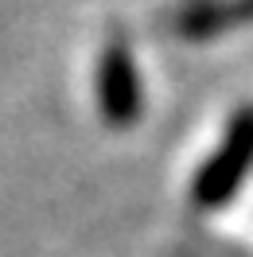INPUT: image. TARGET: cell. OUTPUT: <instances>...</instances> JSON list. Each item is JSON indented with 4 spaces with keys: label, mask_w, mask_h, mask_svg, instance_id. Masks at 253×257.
Segmentation results:
<instances>
[{
    "label": "cell",
    "mask_w": 253,
    "mask_h": 257,
    "mask_svg": "<svg viewBox=\"0 0 253 257\" xmlns=\"http://www.w3.org/2000/svg\"><path fill=\"white\" fill-rule=\"evenodd\" d=\"M241 24H253V0H203L179 16V32L187 39H214Z\"/></svg>",
    "instance_id": "obj_3"
},
{
    "label": "cell",
    "mask_w": 253,
    "mask_h": 257,
    "mask_svg": "<svg viewBox=\"0 0 253 257\" xmlns=\"http://www.w3.org/2000/svg\"><path fill=\"white\" fill-rule=\"evenodd\" d=\"M94 90H97V113L101 121L113 128H129L141 121L144 113V86L137 74V63L129 55L125 43H105L97 55V74H94Z\"/></svg>",
    "instance_id": "obj_2"
},
{
    "label": "cell",
    "mask_w": 253,
    "mask_h": 257,
    "mask_svg": "<svg viewBox=\"0 0 253 257\" xmlns=\"http://www.w3.org/2000/svg\"><path fill=\"white\" fill-rule=\"evenodd\" d=\"M253 172V105L237 109L226 125V137L218 141V148L210 152V160L195 172V183H191V199L195 207H222L230 203L245 176Z\"/></svg>",
    "instance_id": "obj_1"
}]
</instances>
